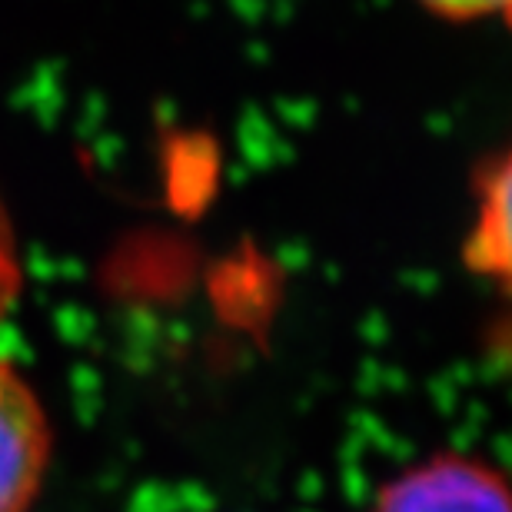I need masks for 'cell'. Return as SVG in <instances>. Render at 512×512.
Returning a JSON list of instances; mask_svg holds the SVG:
<instances>
[{
  "label": "cell",
  "instance_id": "obj_4",
  "mask_svg": "<svg viewBox=\"0 0 512 512\" xmlns=\"http://www.w3.org/2000/svg\"><path fill=\"white\" fill-rule=\"evenodd\" d=\"M433 14L449 20H479V17H506L509 0H419Z\"/></svg>",
  "mask_w": 512,
  "mask_h": 512
},
{
  "label": "cell",
  "instance_id": "obj_2",
  "mask_svg": "<svg viewBox=\"0 0 512 512\" xmlns=\"http://www.w3.org/2000/svg\"><path fill=\"white\" fill-rule=\"evenodd\" d=\"M50 446L44 403L14 363L0 360V512L30 509L44 486Z\"/></svg>",
  "mask_w": 512,
  "mask_h": 512
},
{
  "label": "cell",
  "instance_id": "obj_3",
  "mask_svg": "<svg viewBox=\"0 0 512 512\" xmlns=\"http://www.w3.org/2000/svg\"><path fill=\"white\" fill-rule=\"evenodd\" d=\"M509 160L503 157L483 173L479 217L466 240V266L476 273L506 280L509 276Z\"/></svg>",
  "mask_w": 512,
  "mask_h": 512
},
{
  "label": "cell",
  "instance_id": "obj_1",
  "mask_svg": "<svg viewBox=\"0 0 512 512\" xmlns=\"http://www.w3.org/2000/svg\"><path fill=\"white\" fill-rule=\"evenodd\" d=\"M373 512H512V506L499 469L463 453H439L386 483Z\"/></svg>",
  "mask_w": 512,
  "mask_h": 512
},
{
  "label": "cell",
  "instance_id": "obj_5",
  "mask_svg": "<svg viewBox=\"0 0 512 512\" xmlns=\"http://www.w3.org/2000/svg\"><path fill=\"white\" fill-rule=\"evenodd\" d=\"M7 283V260H4V253H0V286Z\"/></svg>",
  "mask_w": 512,
  "mask_h": 512
}]
</instances>
